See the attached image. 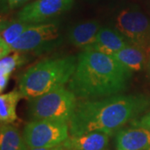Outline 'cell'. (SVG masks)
<instances>
[{"instance_id": "obj_16", "label": "cell", "mask_w": 150, "mask_h": 150, "mask_svg": "<svg viewBox=\"0 0 150 150\" xmlns=\"http://www.w3.org/2000/svg\"><path fill=\"white\" fill-rule=\"evenodd\" d=\"M24 98L20 90L2 93L0 96V121L1 123H12L18 119L16 108L22 98Z\"/></svg>"}, {"instance_id": "obj_10", "label": "cell", "mask_w": 150, "mask_h": 150, "mask_svg": "<svg viewBox=\"0 0 150 150\" xmlns=\"http://www.w3.org/2000/svg\"><path fill=\"white\" fill-rule=\"evenodd\" d=\"M116 147L122 150H147L150 147V129L135 126L119 130L116 135Z\"/></svg>"}, {"instance_id": "obj_4", "label": "cell", "mask_w": 150, "mask_h": 150, "mask_svg": "<svg viewBox=\"0 0 150 150\" xmlns=\"http://www.w3.org/2000/svg\"><path fill=\"white\" fill-rule=\"evenodd\" d=\"M77 97L64 86L29 98L28 116L32 120H54L69 123L74 112Z\"/></svg>"}, {"instance_id": "obj_9", "label": "cell", "mask_w": 150, "mask_h": 150, "mask_svg": "<svg viewBox=\"0 0 150 150\" xmlns=\"http://www.w3.org/2000/svg\"><path fill=\"white\" fill-rule=\"evenodd\" d=\"M130 43L116 28L101 27L98 31L95 41L85 49H91L103 54L113 55L120 49Z\"/></svg>"}, {"instance_id": "obj_23", "label": "cell", "mask_w": 150, "mask_h": 150, "mask_svg": "<svg viewBox=\"0 0 150 150\" xmlns=\"http://www.w3.org/2000/svg\"><path fill=\"white\" fill-rule=\"evenodd\" d=\"M147 150H150V147H149V149H147Z\"/></svg>"}, {"instance_id": "obj_20", "label": "cell", "mask_w": 150, "mask_h": 150, "mask_svg": "<svg viewBox=\"0 0 150 150\" xmlns=\"http://www.w3.org/2000/svg\"><path fill=\"white\" fill-rule=\"evenodd\" d=\"M30 150H69L64 144H60L59 145H56L54 147H49V148H39V149H33Z\"/></svg>"}, {"instance_id": "obj_8", "label": "cell", "mask_w": 150, "mask_h": 150, "mask_svg": "<svg viewBox=\"0 0 150 150\" xmlns=\"http://www.w3.org/2000/svg\"><path fill=\"white\" fill-rule=\"evenodd\" d=\"M74 0H36L18 13V19L28 23H41L68 11Z\"/></svg>"}, {"instance_id": "obj_12", "label": "cell", "mask_w": 150, "mask_h": 150, "mask_svg": "<svg viewBox=\"0 0 150 150\" xmlns=\"http://www.w3.org/2000/svg\"><path fill=\"white\" fill-rule=\"evenodd\" d=\"M103 132H90L78 136H70L64 142L69 150H108L109 138Z\"/></svg>"}, {"instance_id": "obj_14", "label": "cell", "mask_w": 150, "mask_h": 150, "mask_svg": "<svg viewBox=\"0 0 150 150\" xmlns=\"http://www.w3.org/2000/svg\"><path fill=\"white\" fill-rule=\"evenodd\" d=\"M32 23L23 22L19 19L15 21L1 23V38H0V55L1 59L9 55L11 45Z\"/></svg>"}, {"instance_id": "obj_6", "label": "cell", "mask_w": 150, "mask_h": 150, "mask_svg": "<svg viewBox=\"0 0 150 150\" xmlns=\"http://www.w3.org/2000/svg\"><path fill=\"white\" fill-rule=\"evenodd\" d=\"M69 125L67 122L33 120L24 127L23 137L29 149L49 148L63 144L69 139Z\"/></svg>"}, {"instance_id": "obj_21", "label": "cell", "mask_w": 150, "mask_h": 150, "mask_svg": "<svg viewBox=\"0 0 150 150\" xmlns=\"http://www.w3.org/2000/svg\"><path fill=\"white\" fill-rule=\"evenodd\" d=\"M148 66H149V73H150V59H149V65H148Z\"/></svg>"}, {"instance_id": "obj_2", "label": "cell", "mask_w": 150, "mask_h": 150, "mask_svg": "<svg viewBox=\"0 0 150 150\" xmlns=\"http://www.w3.org/2000/svg\"><path fill=\"white\" fill-rule=\"evenodd\" d=\"M69 88L79 99H93L119 94L129 87L133 72L112 55L83 49Z\"/></svg>"}, {"instance_id": "obj_22", "label": "cell", "mask_w": 150, "mask_h": 150, "mask_svg": "<svg viewBox=\"0 0 150 150\" xmlns=\"http://www.w3.org/2000/svg\"><path fill=\"white\" fill-rule=\"evenodd\" d=\"M116 150H122V149H117Z\"/></svg>"}, {"instance_id": "obj_11", "label": "cell", "mask_w": 150, "mask_h": 150, "mask_svg": "<svg viewBox=\"0 0 150 150\" xmlns=\"http://www.w3.org/2000/svg\"><path fill=\"white\" fill-rule=\"evenodd\" d=\"M112 56L133 73L139 72L149 65L150 48L129 44Z\"/></svg>"}, {"instance_id": "obj_13", "label": "cell", "mask_w": 150, "mask_h": 150, "mask_svg": "<svg viewBox=\"0 0 150 150\" xmlns=\"http://www.w3.org/2000/svg\"><path fill=\"white\" fill-rule=\"evenodd\" d=\"M101 27V24L97 20H89L76 24L68 33L69 41L74 47L85 49L95 41Z\"/></svg>"}, {"instance_id": "obj_18", "label": "cell", "mask_w": 150, "mask_h": 150, "mask_svg": "<svg viewBox=\"0 0 150 150\" xmlns=\"http://www.w3.org/2000/svg\"><path fill=\"white\" fill-rule=\"evenodd\" d=\"M132 123L134 126L137 127H144L147 129H150V111L144 114L143 117L138 118V119H134L132 121Z\"/></svg>"}, {"instance_id": "obj_17", "label": "cell", "mask_w": 150, "mask_h": 150, "mask_svg": "<svg viewBox=\"0 0 150 150\" xmlns=\"http://www.w3.org/2000/svg\"><path fill=\"white\" fill-rule=\"evenodd\" d=\"M26 62V59L20 55L19 52H15L13 55H8L0 61V91L3 92L8 85L9 77L18 66Z\"/></svg>"}, {"instance_id": "obj_15", "label": "cell", "mask_w": 150, "mask_h": 150, "mask_svg": "<svg viewBox=\"0 0 150 150\" xmlns=\"http://www.w3.org/2000/svg\"><path fill=\"white\" fill-rule=\"evenodd\" d=\"M23 135L10 123H1L0 150H28Z\"/></svg>"}, {"instance_id": "obj_1", "label": "cell", "mask_w": 150, "mask_h": 150, "mask_svg": "<svg viewBox=\"0 0 150 150\" xmlns=\"http://www.w3.org/2000/svg\"><path fill=\"white\" fill-rule=\"evenodd\" d=\"M149 107L150 98L143 94L80 99L69 122L70 134L78 136L97 131L111 135Z\"/></svg>"}, {"instance_id": "obj_5", "label": "cell", "mask_w": 150, "mask_h": 150, "mask_svg": "<svg viewBox=\"0 0 150 150\" xmlns=\"http://www.w3.org/2000/svg\"><path fill=\"white\" fill-rule=\"evenodd\" d=\"M59 41L60 31L57 23H32L11 45V51L40 54L58 46Z\"/></svg>"}, {"instance_id": "obj_19", "label": "cell", "mask_w": 150, "mask_h": 150, "mask_svg": "<svg viewBox=\"0 0 150 150\" xmlns=\"http://www.w3.org/2000/svg\"><path fill=\"white\" fill-rule=\"evenodd\" d=\"M29 0H7L8 5L10 8H16L26 4Z\"/></svg>"}, {"instance_id": "obj_3", "label": "cell", "mask_w": 150, "mask_h": 150, "mask_svg": "<svg viewBox=\"0 0 150 150\" xmlns=\"http://www.w3.org/2000/svg\"><path fill=\"white\" fill-rule=\"evenodd\" d=\"M77 57L65 56L43 59L22 75L18 88L26 98L42 95L69 82L77 65Z\"/></svg>"}, {"instance_id": "obj_7", "label": "cell", "mask_w": 150, "mask_h": 150, "mask_svg": "<svg viewBox=\"0 0 150 150\" xmlns=\"http://www.w3.org/2000/svg\"><path fill=\"white\" fill-rule=\"evenodd\" d=\"M114 27L130 44L150 48V20L139 8L128 7L119 11Z\"/></svg>"}]
</instances>
